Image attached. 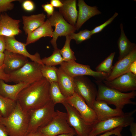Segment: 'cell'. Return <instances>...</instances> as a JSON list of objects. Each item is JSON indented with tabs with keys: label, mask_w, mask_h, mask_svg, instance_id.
I'll return each mask as SVG.
<instances>
[{
	"label": "cell",
	"mask_w": 136,
	"mask_h": 136,
	"mask_svg": "<svg viewBox=\"0 0 136 136\" xmlns=\"http://www.w3.org/2000/svg\"><path fill=\"white\" fill-rule=\"evenodd\" d=\"M50 86V83L43 77L24 88L18 94L16 102L27 112L41 107L51 101Z\"/></svg>",
	"instance_id": "1"
},
{
	"label": "cell",
	"mask_w": 136,
	"mask_h": 136,
	"mask_svg": "<svg viewBox=\"0 0 136 136\" xmlns=\"http://www.w3.org/2000/svg\"><path fill=\"white\" fill-rule=\"evenodd\" d=\"M95 81L98 87L96 100L104 101L108 104L114 105L116 108L122 110L126 105H136V102L131 100L135 98V91L122 92L107 86L102 81Z\"/></svg>",
	"instance_id": "2"
},
{
	"label": "cell",
	"mask_w": 136,
	"mask_h": 136,
	"mask_svg": "<svg viewBox=\"0 0 136 136\" xmlns=\"http://www.w3.org/2000/svg\"><path fill=\"white\" fill-rule=\"evenodd\" d=\"M29 119V112L23 110L17 102L9 115L0 117V123L5 126L9 136H25L28 130Z\"/></svg>",
	"instance_id": "3"
},
{
	"label": "cell",
	"mask_w": 136,
	"mask_h": 136,
	"mask_svg": "<svg viewBox=\"0 0 136 136\" xmlns=\"http://www.w3.org/2000/svg\"><path fill=\"white\" fill-rule=\"evenodd\" d=\"M136 109L124 113L122 115L112 117L106 120L98 121L92 126V130L88 136L97 135L118 127H125L134 122L133 115Z\"/></svg>",
	"instance_id": "4"
},
{
	"label": "cell",
	"mask_w": 136,
	"mask_h": 136,
	"mask_svg": "<svg viewBox=\"0 0 136 136\" xmlns=\"http://www.w3.org/2000/svg\"><path fill=\"white\" fill-rule=\"evenodd\" d=\"M55 105L51 101L44 106L29 112V123L27 133L36 131L47 125L56 114Z\"/></svg>",
	"instance_id": "5"
},
{
	"label": "cell",
	"mask_w": 136,
	"mask_h": 136,
	"mask_svg": "<svg viewBox=\"0 0 136 136\" xmlns=\"http://www.w3.org/2000/svg\"><path fill=\"white\" fill-rule=\"evenodd\" d=\"M37 131L41 136H56L70 133L76 134L74 129L68 123L66 113L58 110L56 111L54 117L47 125Z\"/></svg>",
	"instance_id": "6"
},
{
	"label": "cell",
	"mask_w": 136,
	"mask_h": 136,
	"mask_svg": "<svg viewBox=\"0 0 136 136\" xmlns=\"http://www.w3.org/2000/svg\"><path fill=\"white\" fill-rule=\"evenodd\" d=\"M43 65L34 61H28L19 69L9 74L10 82L31 83L39 80L43 78L41 72Z\"/></svg>",
	"instance_id": "7"
},
{
	"label": "cell",
	"mask_w": 136,
	"mask_h": 136,
	"mask_svg": "<svg viewBox=\"0 0 136 136\" xmlns=\"http://www.w3.org/2000/svg\"><path fill=\"white\" fill-rule=\"evenodd\" d=\"M60 67L65 73L73 78L88 76L92 77L95 80L102 81L105 80L109 75L106 73L94 71L89 65L81 64L76 61H64Z\"/></svg>",
	"instance_id": "8"
},
{
	"label": "cell",
	"mask_w": 136,
	"mask_h": 136,
	"mask_svg": "<svg viewBox=\"0 0 136 136\" xmlns=\"http://www.w3.org/2000/svg\"><path fill=\"white\" fill-rule=\"evenodd\" d=\"M48 18L51 26L55 27L50 42L54 49H56L58 48L57 40L59 37L69 36L74 33L76 29L75 26L67 22L57 11H54L53 14Z\"/></svg>",
	"instance_id": "9"
},
{
	"label": "cell",
	"mask_w": 136,
	"mask_h": 136,
	"mask_svg": "<svg viewBox=\"0 0 136 136\" xmlns=\"http://www.w3.org/2000/svg\"><path fill=\"white\" fill-rule=\"evenodd\" d=\"M74 79L75 92L80 96L87 104L92 108L97 93L96 86L86 76H78Z\"/></svg>",
	"instance_id": "10"
},
{
	"label": "cell",
	"mask_w": 136,
	"mask_h": 136,
	"mask_svg": "<svg viewBox=\"0 0 136 136\" xmlns=\"http://www.w3.org/2000/svg\"><path fill=\"white\" fill-rule=\"evenodd\" d=\"M67 112V121L78 136H88L92 126L87 123L78 111L66 101L62 104Z\"/></svg>",
	"instance_id": "11"
},
{
	"label": "cell",
	"mask_w": 136,
	"mask_h": 136,
	"mask_svg": "<svg viewBox=\"0 0 136 136\" xmlns=\"http://www.w3.org/2000/svg\"><path fill=\"white\" fill-rule=\"evenodd\" d=\"M66 101L78 111L88 124L93 125L97 122V116L94 110L76 93L75 92L71 96L66 97Z\"/></svg>",
	"instance_id": "12"
},
{
	"label": "cell",
	"mask_w": 136,
	"mask_h": 136,
	"mask_svg": "<svg viewBox=\"0 0 136 136\" xmlns=\"http://www.w3.org/2000/svg\"><path fill=\"white\" fill-rule=\"evenodd\" d=\"M102 82L107 86L122 92L136 90V75L130 72L111 81L104 80Z\"/></svg>",
	"instance_id": "13"
},
{
	"label": "cell",
	"mask_w": 136,
	"mask_h": 136,
	"mask_svg": "<svg viewBox=\"0 0 136 136\" xmlns=\"http://www.w3.org/2000/svg\"><path fill=\"white\" fill-rule=\"evenodd\" d=\"M6 50L24 56L42 65L43 64L40 54L37 52L34 54H30L26 48L25 43L17 40L15 37H5Z\"/></svg>",
	"instance_id": "14"
},
{
	"label": "cell",
	"mask_w": 136,
	"mask_h": 136,
	"mask_svg": "<svg viewBox=\"0 0 136 136\" xmlns=\"http://www.w3.org/2000/svg\"><path fill=\"white\" fill-rule=\"evenodd\" d=\"M136 60V48L128 55L116 62L105 80L110 81L130 72L129 68L131 63Z\"/></svg>",
	"instance_id": "15"
},
{
	"label": "cell",
	"mask_w": 136,
	"mask_h": 136,
	"mask_svg": "<svg viewBox=\"0 0 136 136\" xmlns=\"http://www.w3.org/2000/svg\"><path fill=\"white\" fill-rule=\"evenodd\" d=\"M19 20L13 19L7 14L1 15L0 35L5 37H13L21 33Z\"/></svg>",
	"instance_id": "16"
},
{
	"label": "cell",
	"mask_w": 136,
	"mask_h": 136,
	"mask_svg": "<svg viewBox=\"0 0 136 136\" xmlns=\"http://www.w3.org/2000/svg\"><path fill=\"white\" fill-rule=\"evenodd\" d=\"M92 108L97 116V122L121 115L124 113L122 110L111 108L103 101L96 100L93 103Z\"/></svg>",
	"instance_id": "17"
},
{
	"label": "cell",
	"mask_w": 136,
	"mask_h": 136,
	"mask_svg": "<svg viewBox=\"0 0 136 136\" xmlns=\"http://www.w3.org/2000/svg\"><path fill=\"white\" fill-rule=\"evenodd\" d=\"M78 6L79 10L75 26L76 30H78L90 18L101 13L96 6H90L87 4L83 0L78 1Z\"/></svg>",
	"instance_id": "18"
},
{
	"label": "cell",
	"mask_w": 136,
	"mask_h": 136,
	"mask_svg": "<svg viewBox=\"0 0 136 136\" xmlns=\"http://www.w3.org/2000/svg\"><path fill=\"white\" fill-rule=\"evenodd\" d=\"M4 53L5 71L8 74L19 69L28 61L27 57L22 55L6 50Z\"/></svg>",
	"instance_id": "19"
},
{
	"label": "cell",
	"mask_w": 136,
	"mask_h": 136,
	"mask_svg": "<svg viewBox=\"0 0 136 136\" xmlns=\"http://www.w3.org/2000/svg\"><path fill=\"white\" fill-rule=\"evenodd\" d=\"M57 83L61 92L66 97L71 96L75 93L74 78L65 73L60 67L57 71Z\"/></svg>",
	"instance_id": "20"
},
{
	"label": "cell",
	"mask_w": 136,
	"mask_h": 136,
	"mask_svg": "<svg viewBox=\"0 0 136 136\" xmlns=\"http://www.w3.org/2000/svg\"><path fill=\"white\" fill-rule=\"evenodd\" d=\"M63 4L59 12L69 23L75 26L78 15L76 0H61Z\"/></svg>",
	"instance_id": "21"
},
{
	"label": "cell",
	"mask_w": 136,
	"mask_h": 136,
	"mask_svg": "<svg viewBox=\"0 0 136 136\" xmlns=\"http://www.w3.org/2000/svg\"><path fill=\"white\" fill-rule=\"evenodd\" d=\"M31 83L20 82L13 85L6 83L0 80V94L2 96L16 101L20 92L25 87Z\"/></svg>",
	"instance_id": "22"
},
{
	"label": "cell",
	"mask_w": 136,
	"mask_h": 136,
	"mask_svg": "<svg viewBox=\"0 0 136 136\" xmlns=\"http://www.w3.org/2000/svg\"><path fill=\"white\" fill-rule=\"evenodd\" d=\"M46 15L43 13L22 17L23 29L28 35L42 25L45 22Z\"/></svg>",
	"instance_id": "23"
},
{
	"label": "cell",
	"mask_w": 136,
	"mask_h": 136,
	"mask_svg": "<svg viewBox=\"0 0 136 136\" xmlns=\"http://www.w3.org/2000/svg\"><path fill=\"white\" fill-rule=\"evenodd\" d=\"M50 22L47 19L41 26L27 35L26 45L33 43L43 37H52L53 31Z\"/></svg>",
	"instance_id": "24"
},
{
	"label": "cell",
	"mask_w": 136,
	"mask_h": 136,
	"mask_svg": "<svg viewBox=\"0 0 136 136\" xmlns=\"http://www.w3.org/2000/svg\"><path fill=\"white\" fill-rule=\"evenodd\" d=\"M121 33L117 44L119 51L118 60L126 56L136 48L135 43L131 42L128 39L124 33L122 24H120Z\"/></svg>",
	"instance_id": "25"
},
{
	"label": "cell",
	"mask_w": 136,
	"mask_h": 136,
	"mask_svg": "<svg viewBox=\"0 0 136 136\" xmlns=\"http://www.w3.org/2000/svg\"><path fill=\"white\" fill-rule=\"evenodd\" d=\"M17 104L16 101L0 94V113L2 116L6 117L9 115L14 109Z\"/></svg>",
	"instance_id": "26"
},
{
	"label": "cell",
	"mask_w": 136,
	"mask_h": 136,
	"mask_svg": "<svg viewBox=\"0 0 136 136\" xmlns=\"http://www.w3.org/2000/svg\"><path fill=\"white\" fill-rule=\"evenodd\" d=\"M49 93L51 101L55 105L66 101V97L61 92L57 82L50 83Z\"/></svg>",
	"instance_id": "27"
},
{
	"label": "cell",
	"mask_w": 136,
	"mask_h": 136,
	"mask_svg": "<svg viewBox=\"0 0 136 136\" xmlns=\"http://www.w3.org/2000/svg\"><path fill=\"white\" fill-rule=\"evenodd\" d=\"M58 48L54 50L52 54L48 57L41 59L43 64L45 65L53 66L60 65L64 61Z\"/></svg>",
	"instance_id": "28"
},
{
	"label": "cell",
	"mask_w": 136,
	"mask_h": 136,
	"mask_svg": "<svg viewBox=\"0 0 136 136\" xmlns=\"http://www.w3.org/2000/svg\"><path fill=\"white\" fill-rule=\"evenodd\" d=\"M65 37V44L62 48L60 50V53L64 61L68 62L76 61V58L74 55V53L70 46V43L71 40L69 36H66Z\"/></svg>",
	"instance_id": "29"
},
{
	"label": "cell",
	"mask_w": 136,
	"mask_h": 136,
	"mask_svg": "<svg viewBox=\"0 0 136 136\" xmlns=\"http://www.w3.org/2000/svg\"><path fill=\"white\" fill-rule=\"evenodd\" d=\"M58 70V68L55 66L44 65L41 68L42 74L50 83L57 82Z\"/></svg>",
	"instance_id": "30"
},
{
	"label": "cell",
	"mask_w": 136,
	"mask_h": 136,
	"mask_svg": "<svg viewBox=\"0 0 136 136\" xmlns=\"http://www.w3.org/2000/svg\"><path fill=\"white\" fill-rule=\"evenodd\" d=\"M115 54V52L111 53L97 66L95 68V71L106 73L109 75L113 68V62Z\"/></svg>",
	"instance_id": "31"
},
{
	"label": "cell",
	"mask_w": 136,
	"mask_h": 136,
	"mask_svg": "<svg viewBox=\"0 0 136 136\" xmlns=\"http://www.w3.org/2000/svg\"><path fill=\"white\" fill-rule=\"evenodd\" d=\"M92 36L91 30L85 29L77 33H72L69 36L71 40H74L76 44H78L90 39Z\"/></svg>",
	"instance_id": "32"
},
{
	"label": "cell",
	"mask_w": 136,
	"mask_h": 136,
	"mask_svg": "<svg viewBox=\"0 0 136 136\" xmlns=\"http://www.w3.org/2000/svg\"><path fill=\"white\" fill-rule=\"evenodd\" d=\"M18 0H0V13L10 10L14 8L13 2Z\"/></svg>",
	"instance_id": "33"
},
{
	"label": "cell",
	"mask_w": 136,
	"mask_h": 136,
	"mask_svg": "<svg viewBox=\"0 0 136 136\" xmlns=\"http://www.w3.org/2000/svg\"><path fill=\"white\" fill-rule=\"evenodd\" d=\"M118 15V13L115 12L114 15L110 18L103 24L95 27L91 30L92 35L98 33L101 31L106 26L110 24Z\"/></svg>",
	"instance_id": "34"
},
{
	"label": "cell",
	"mask_w": 136,
	"mask_h": 136,
	"mask_svg": "<svg viewBox=\"0 0 136 136\" xmlns=\"http://www.w3.org/2000/svg\"><path fill=\"white\" fill-rule=\"evenodd\" d=\"M22 6L23 9L27 12L33 11L35 8V5L33 2L29 0H25L22 3Z\"/></svg>",
	"instance_id": "35"
},
{
	"label": "cell",
	"mask_w": 136,
	"mask_h": 136,
	"mask_svg": "<svg viewBox=\"0 0 136 136\" xmlns=\"http://www.w3.org/2000/svg\"><path fill=\"white\" fill-rule=\"evenodd\" d=\"M5 66L4 64L0 66V80H3L5 82H10L9 75L7 74L5 71Z\"/></svg>",
	"instance_id": "36"
},
{
	"label": "cell",
	"mask_w": 136,
	"mask_h": 136,
	"mask_svg": "<svg viewBox=\"0 0 136 136\" xmlns=\"http://www.w3.org/2000/svg\"><path fill=\"white\" fill-rule=\"evenodd\" d=\"M42 7L47 14L48 17L52 16L55 11L54 7L50 3L44 4Z\"/></svg>",
	"instance_id": "37"
},
{
	"label": "cell",
	"mask_w": 136,
	"mask_h": 136,
	"mask_svg": "<svg viewBox=\"0 0 136 136\" xmlns=\"http://www.w3.org/2000/svg\"><path fill=\"white\" fill-rule=\"evenodd\" d=\"M123 128L121 127H118L103 133L101 135L92 136H110L113 135L117 136L121 133Z\"/></svg>",
	"instance_id": "38"
},
{
	"label": "cell",
	"mask_w": 136,
	"mask_h": 136,
	"mask_svg": "<svg viewBox=\"0 0 136 136\" xmlns=\"http://www.w3.org/2000/svg\"><path fill=\"white\" fill-rule=\"evenodd\" d=\"M6 50L5 37L0 35V52H4Z\"/></svg>",
	"instance_id": "39"
},
{
	"label": "cell",
	"mask_w": 136,
	"mask_h": 136,
	"mask_svg": "<svg viewBox=\"0 0 136 136\" xmlns=\"http://www.w3.org/2000/svg\"><path fill=\"white\" fill-rule=\"evenodd\" d=\"M50 4L54 7L59 8L61 7L63 5V4L61 0H51Z\"/></svg>",
	"instance_id": "40"
},
{
	"label": "cell",
	"mask_w": 136,
	"mask_h": 136,
	"mask_svg": "<svg viewBox=\"0 0 136 136\" xmlns=\"http://www.w3.org/2000/svg\"><path fill=\"white\" fill-rule=\"evenodd\" d=\"M130 131L131 133V136H136V123L134 122L129 126Z\"/></svg>",
	"instance_id": "41"
},
{
	"label": "cell",
	"mask_w": 136,
	"mask_h": 136,
	"mask_svg": "<svg viewBox=\"0 0 136 136\" xmlns=\"http://www.w3.org/2000/svg\"><path fill=\"white\" fill-rule=\"evenodd\" d=\"M0 136H9L5 127L3 125L0 123Z\"/></svg>",
	"instance_id": "42"
},
{
	"label": "cell",
	"mask_w": 136,
	"mask_h": 136,
	"mask_svg": "<svg viewBox=\"0 0 136 136\" xmlns=\"http://www.w3.org/2000/svg\"><path fill=\"white\" fill-rule=\"evenodd\" d=\"M129 71L130 72L136 75V60L131 64L129 68Z\"/></svg>",
	"instance_id": "43"
},
{
	"label": "cell",
	"mask_w": 136,
	"mask_h": 136,
	"mask_svg": "<svg viewBox=\"0 0 136 136\" xmlns=\"http://www.w3.org/2000/svg\"><path fill=\"white\" fill-rule=\"evenodd\" d=\"M25 136H41L40 133L38 131L27 133Z\"/></svg>",
	"instance_id": "44"
},
{
	"label": "cell",
	"mask_w": 136,
	"mask_h": 136,
	"mask_svg": "<svg viewBox=\"0 0 136 136\" xmlns=\"http://www.w3.org/2000/svg\"><path fill=\"white\" fill-rule=\"evenodd\" d=\"M5 58V54L4 52H0V66L4 64Z\"/></svg>",
	"instance_id": "45"
},
{
	"label": "cell",
	"mask_w": 136,
	"mask_h": 136,
	"mask_svg": "<svg viewBox=\"0 0 136 136\" xmlns=\"http://www.w3.org/2000/svg\"><path fill=\"white\" fill-rule=\"evenodd\" d=\"M76 134L73 133L64 134L59 135L56 136H75ZM76 136H78L77 135Z\"/></svg>",
	"instance_id": "46"
},
{
	"label": "cell",
	"mask_w": 136,
	"mask_h": 136,
	"mask_svg": "<svg viewBox=\"0 0 136 136\" xmlns=\"http://www.w3.org/2000/svg\"><path fill=\"white\" fill-rule=\"evenodd\" d=\"M117 136H122V135L121 134V133H120V134L117 135Z\"/></svg>",
	"instance_id": "47"
},
{
	"label": "cell",
	"mask_w": 136,
	"mask_h": 136,
	"mask_svg": "<svg viewBox=\"0 0 136 136\" xmlns=\"http://www.w3.org/2000/svg\"><path fill=\"white\" fill-rule=\"evenodd\" d=\"M1 116H1V114H0V117H1Z\"/></svg>",
	"instance_id": "48"
},
{
	"label": "cell",
	"mask_w": 136,
	"mask_h": 136,
	"mask_svg": "<svg viewBox=\"0 0 136 136\" xmlns=\"http://www.w3.org/2000/svg\"><path fill=\"white\" fill-rule=\"evenodd\" d=\"M0 17H1V15H0Z\"/></svg>",
	"instance_id": "49"
}]
</instances>
